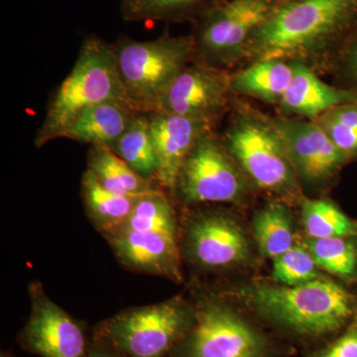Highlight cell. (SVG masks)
Returning <instances> with one entry per match:
<instances>
[{
  "instance_id": "22",
  "label": "cell",
  "mask_w": 357,
  "mask_h": 357,
  "mask_svg": "<svg viewBox=\"0 0 357 357\" xmlns=\"http://www.w3.org/2000/svg\"><path fill=\"white\" fill-rule=\"evenodd\" d=\"M220 0H121L122 18L128 22L195 21Z\"/></svg>"
},
{
  "instance_id": "3",
  "label": "cell",
  "mask_w": 357,
  "mask_h": 357,
  "mask_svg": "<svg viewBox=\"0 0 357 357\" xmlns=\"http://www.w3.org/2000/svg\"><path fill=\"white\" fill-rule=\"evenodd\" d=\"M112 100H126L114 45L89 35L84 38L70 74L47 103L43 121L35 136V146L41 148L63 138L84 110Z\"/></svg>"
},
{
  "instance_id": "12",
  "label": "cell",
  "mask_w": 357,
  "mask_h": 357,
  "mask_svg": "<svg viewBox=\"0 0 357 357\" xmlns=\"http://www.w3.org/2000/svg\"><path fill=\"white\" fill-rule=\"evenodd\" d=\"M298 178L311 185L331 182L349 160L312 119H273Z\"/></svg>"
},
{
  "instance_id": "19",
  "label": "cell",
  "mask_w": 357,
  "mask_h": 357,
  "mask_svg": "<svg viewBox=\"0 0 357 357\" xmlns=\"http://www.w3.org/2000/svg\"><path fill=\"white\" fill-rule=\"evenodd\" d=\"M88 170L105 189L128 197H141L161 189L155 183L141 177L116 153L105 145L91 146Z\"/></svg>"
},
{
  "instance_id": "18",
  "label": "cell",
  "mask_w": 357,
  "mask_h": 357,
  "mask_svg": "<svg viewBox=\"0 0 357 357\" xmlns=\"http://www.w3.org/2000/svg\"><path fill=\"white\" fill-rule=\"evenodd\" d=\"M292 63L284 59H260L230 74V86L236 95L279 105L293 79Z\"/></svg>"
},
{
  "instance_id": "27",
  "label": "cell",
  "mask_w": 357,
  "mask_h": 357,
  "mask_svg": "<svg viewBox=\"0 0 357 357\" xmlns=\"http://www.w3.org/2000/svg\"><path fill=\"white\" fill-rule=\"evenodd\" d=\"M349 162L357 160V102L344 103L314 119Z\"/></svg>"
},
{
  "instance_id": "33",
  "label": "cell",
  "mask_w": 357,
  "mask_h": 357,
  "mask_svg": "<svg viewBox=\"0 0 357 357\" xmlns=\"http://www.w3.org/2000/svg\"><path fill=\"white\" fill-rule=\"evenodd\" d=\"M0 357H13L10 354H8L7 351H1L0 354Z\"/></svg>"
},
{
  "instance_id": "11",
  "label": "cell",
  "mask_w": 357,
  "mask_h": 357,
  "mask_svg": "<svg viewBox=\"0 0 357 357\" xmlns=\"http://www.w3.org/2000/svg\"><path fill=\"white\" fill-rule=\"evenodd\" d=\"M231 95L234 93L229 73L194 60L160 96L152 112L178 115L215 126L229 109Z\"/></svg>"
},
{
  "instance_id": "16",
  "label": "cell",
  "mask_w": 357,
  "mask_h": 357,
  "mask_svg": "<svg viewBox=\"0 0 357 357\" xmlns=\"http://www.w3.org/2000/svg\"><path fill=\"white\" fill-rule=\"evenodd\" d=\"M291 63L292 82L278 105L284 114L314 121L337 105L357 102V93L354 89L335 88L321 81L301 61Z\"/></svg>"
},
{
  "instance_id": "8",
  "label": "cell",
  "mask_w": 357,
  "mask_h": 357,
  "mask_svg": "<svg viewBox=\"0 0 357 357\" xmlns=\"http://www.w3.org/2000/svg\"><path fill=\"white\" fill-rule=\"evenodd\" d=\"M248 178L213 130L199 136L188 154L175 192L185 204L236 203L245 195Z\"/></svg>"
},
{
  "instance_id": "7",
  "label": "cell",
  "mask_w": 357,
  "mask_h": 357,
  "mask_svg": "<svg viewBox=\"0 0 357 357\" xmlns=\"http://www.w3.org/2000/svg\"><path fill=\"white\" fill-rule=\"evenodd\" d=\"M274 6L270 0H220L194 21L195 60L220 69L236 64Z\"/></svg>"
},
{
  "instance_id": "26",
  "label": "cell",
  "mask_w": 357,
  "mask_h": 357,
  "mask_svg": "<svg viewBox=\"0 0 357 357\" xmlns=\"http://www.w3.org/2000/svg\"><path fill=\"white\" fill-rule=\"evenodd\" d=\"M307 248L321 269L344 280H357V238H310Z\"/></svg>"
},
{
  "instance_id": "32",
  "label": "cell",
  "mask_w": 357,
  "mask_h": 357,
  "mask_svg": "<svg viewBox=\"0 0 357 357\" xmlns=\"http://www.w3.org/2000/svg\"><path fill=\"white\" fill-rule=\"evenodd\" d=\"M270 1L273 2L275 6H276V4L283 3V2L291 1V0H270Z\"/></svg>"
},
{
  "instance_id": "15",
  "label": "cell",
  "mask_w": 357,
  "mask_h": 357,
  "mask_svg": "<svg viewBox=\"0 0 357 357\" xmlns=\"http://www.w3.org/2000/svg\"><path fill=\"white\" fill-rule=\"evenodd\" d=\"M117 260L132 271L155 275L181 283L178 238L155 232L117 231L105 236Z\"/></svg>"
},
{
  "instance_id": "29",
  "label": "cell",
  "mask_w": 357,
  "mask_h": 357,
  "mask_svg": "<svg viewBox=\"0 0 357 357\" xmlns=\"http://www.w3.org/2000/svg\"><path fill=\"white\" fill-rule=\"evenodd\" d=\"M312 357H357V317L332 344Z\"/></svg>"
},
{
  "instance_id": "30",
  "label": "cell",
  "mask_w": 357,
  "mask_h": 357,
  "mask_svg": "<svg viewBox=\"0 0 357 357\" xmlns=\"http://www.w3.org/2000/svg\"><path fill=\"white\" fill-rule=\"evenodd\" d=\"M340 53L344 76L351 84L349 89L357 93V26L340 49Z\"/></svg>"
},
{
  "instance_id": "31",
  "label": "cell",
  "mask_w": 357,
  "mask_h": 357,
  "mask_svg": "<svg viewBox=\"0 0 357 357\" xmlns=\"http://www.w3.org/2000/svg\"><path fill=\"white\" fill-rule=\"evenodd\" d=\"M86 357H124L119 352L112 349L109 344L98 340L96 337H91V344L89 347L88 356Z\"/></svg>"
},
{
  "instance_id": "5",
  "label": "cell",
  "mask_w": 357,
  "mask_h": 357,
  "mask_svg": "<svg viewBox=\"0 0 357 357\" xmlns=\"http://www.w3.org/2000/svg\"><path fill=\"white\" fill-rule=\"evenodd\" d=\"M197 310L183 298L124 310L91 330L124 357H168L196 323Z\"/></svg>"
},
{
  "instance_id": "9",
  "label": "cell",
  "mask_w": 357,
  "mask_h": 357,
  "mask_svg": "<svg viewBox=\"0 0 357 357\" xmlns=\"http://www.w3.org/2000/svg\"><path fill=\"white\" fill-rule=\"evenodd\" d=\"M269 347L261 333L220 301L197 310L190 333L168 357H268Z\"/></svg>"
},
{
  "instance_id": "28",
  "label": "cell",
  "mask_w": 357,
  "mask_h": 357,
  "mask_svg": "<svg viewBox=\"0 0 357 357\" xmlns=\"http://www.w3.org/2000/svg\"><path fill=\"white\" fill-rule=\"evenodd\" d=\"M318 265L307 248L295 245L273 259L272 277L284 286H298L319 278Z\"/></svg>"
},
{
  "instance_id": "13",
  "label": "cell",
  "mask_w": 357,
  "mask_h": 357,
  "mask_svg": "<svg viewBox=\"0 0 357 357\" xmlns=\"http://www.w3.org/2000/svg\"><path fill=\"white\" fill-rule=\"evenodd\" d=\"M185 249L194 264L208 270L236 266L249 256L248 237L241 227L218 211L199 213L189 220Z\"/></svg>"
},
{
  "instance_id": "24",
  "label": "cell",
  "mask_w": 357,
  "mask_h": 357,
  "mask_svg": "<svg viewBox=\"0 0 357 357\" xmlns=\"http://www.w3.org/2000/svg\"><path fill=\"white\" fill-rule=\"evenodd\" d=\"M253 230L260 252L265 257L274 259L295 245L292 218L283 204L275 202L258 211L253 220Z\"/></svg>"
},
{
  "instance_id": "10",
  "label": "cell",
  "mask_w": 357,
  "mask_h": 357,
  "mask_svg": "<svg viewBox=\"0 0 357 357\" xmlns=\"http://www.w3.org/2000/svg\"><path fill=\"white\" fill-rule=\"evenodd\" d=\"M31 312L18 335L24 351L40 357H86L91 344L86 321L58 306L38 281L29 286Z\"/></svg>"
},
{
  "instance_id": "14",
  "label": "cell",
  "mask_w": 357,
  "mask_h": 357,
  "mask_svg": "<svg viewBox=\"0 0 357 357\" xmlns=\"http://www.w3.org/2000/svg\"><path fill=\"white\" fill-rule=\"evenodd\" d=\"M147 115L158 163L156 184L174 195L188 154L199 136L213 130V126L165 112H152Z\"/></svg>"
},
{
  "instance_id": "1",
  "label": "cell",
  "mask_w": 357,
  "mask_h": 357,
  "mask_svg": "<svg viewBox=\"0 0 357 357\" xmlns=\"http://www.w3.org/2000/svg\"><path fill=\"white\" fill-rule=\"evenodd\" d=\"M357 26V0H291L276 4L253 33L246 57L287 59L342 48Z\"/></svg>"
},
{
  "instance_id": "23",
  "label": "cell",
  "mask_w": 357,
  "mask_h": 357,
  "mask_svg": "<svg viewBox=\"0 0 357 357\" xmlns=\"http://www.w3.org/2000/svg\"><path fill=\"white\" fill-rule=\"evenodd\" d=\"M177 222L175 208L168 192L158 189L141 196L128 220L114 232H155L178 238Z\"/></svg>"
},
{
  "instance_id": "4",
  "label": "cell",
  "mask_w": 357,
  "mask_h": 357,
  "mask_svg": "<svg viewBox=\"0 0 357 357\" xmlns=\"http://www.w3.org/2000/svg\"><path fill=\"white\" fill-rule=\"evenodd\" d=\"M112 45L126 100L141 114L151 112L160 96L195 60L192 35L166 32L150 41L121 36Z\"/></svg>"
},
{
  "instance_id": "17",
  "label": "cell",
  "mask_w": 357,
  "mask_h": 357,
  "mask_svg": "<svg viewBox=\"0 0 357 357\" xmlns=\"http://www.w3.org/2000/svg\"><path fill=\"white\" fill-rule=\"evenodd\" d=\"M136 114L128 100H107L79 114L63 138L91 146H110L126 132Z\"/></svg>"
},
{
  "instance_id": "20",
  "label": "cell",
  "mask_w": 357,
  "mask_h": 357,
  "mask_svg": "<svg viewBox=\"0 0 357 357\" xmlns=\"http://www.w3.org/2000/svg\"><path fill=\"white\" fill-rule=\"evenodd\" d=\"M82 197L89 220L103 236L116 231L123 225L140 198L109 191L88 169L82 178Z\"/></svg>"
},
{
  "instance_id": "25",
  "label": "cell",
  "mask_w": 357,
  "mask_h": 357,
  "mask_svg": "<svg viewBox=\"0 0 357 357\" xmlns=\"http://www.w3.org/2000/svg\"><path fill=\"white\" fill-rule=\"evenodd\" d=\"M302 222L310 238H357V222L328 199H304Z\"/></svg>"
},
{
  "instance_id": "6",
  "label": "cell",
  "mask_w": 357,
  "mask_h": 357,
  "mask_svg": "<svg viewBox=\"0 0 357 357\" xmlns=\"http://www.w3.org/2000/svg\"><path fill=\"white\" fill-rule=\"evenodd\" d=\"M246 178L260 189L290 196L298 191V176L273 119L238 107L222 140Z\"/></svg>"
},
{
  "instance_id": "2",
  "label": "cell",
  "mask_w": 357,
  "mask_h": 357,
  "mask_svg": "<svg viewBox=\"0 0 357 357\" xmlns=\"http://www.w3.org/2000/svg\"><path fill=\"white\" fill-rule=\"evenodd\" d=\"M239 295L263 318L305 337L340 332L357 317V294L321 277L298 286L252 284Z\"/></svg>"
},
{
  "instance_id": "21",
  "label": "cell",
  "mask_w": 357,
  "mask_h": 357,
  "mask_svg": "<svg viewBox=\"0 0 357 357\" xmlns=\"http://www.w3.org/2000/svg\"><path fill=\"white\" fill-rule=\"evenodd\" d=\"M109 147L138 175L156 184L158 163L147 114H136L126 132Z\"/></svg>"
}]
</instances>
